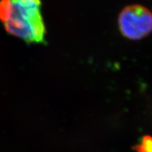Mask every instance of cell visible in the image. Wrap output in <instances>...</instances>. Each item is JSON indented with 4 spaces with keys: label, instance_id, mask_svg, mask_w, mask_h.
Returning <instances> with one entry per match:
<instances>
[{
    "label": "cell",
    "instance_id": "3957f363",
    "mask_svg": "<svg viewBox=\"0 0 152 152\" xmlns=\"http://www.w3.org/2000/svg\"><path fill=\"white\" fill-rule=\"evenodd\" d=\"M134 149L137 152H152V137L144 136L140 144H137Z\"/></svg>",
    "mask_w": 152,
    "mask_h": 152
},
{
    "label": "cell",
    "instance_id": "6da1fadb",
    "mask_svg": "<svg viewBox=\"0 0 152 152\" xmlns=\"http://www.w3.org/2000/svg\"><path fill=\"white\" fill-rule=\"evenodd\" d=\"M0 20L9 33L27 42L45 41L40 0H0Z\"/></svg>",
    "mask_w": 152,
    "mask_h": 152
},
{
    "label": "cell",
    "instance_id": "7a4b0ae2",
    "mask_svg": "<svg viewBox=\"0 0 152 152\" xmlns=\"http://www.w3.org/2000/svg\"><path fill=\"white\" fill-rule=\"evenodd\" d=\"M118 27L129 39H143L152 33V12L142 5L128 6L119 14Z\"/></svg>",
    "mask_w": 152,
    "mask_h": 152
}]
</instances>
